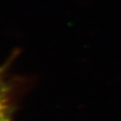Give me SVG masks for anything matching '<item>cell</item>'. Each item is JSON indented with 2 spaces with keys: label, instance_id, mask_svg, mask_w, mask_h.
I'll use <instances>...</instances> for the list:
<instances>
[{
  "label": "cell",
  "instance_id": "3957f363",
  "mask_svg": "<svg viewBox=\"0 0 121 121\" xmlns=\"http://www.w3.org/2000/svg\"><path fill=\"white\" fill-rule=\"evenodd\" d=\"M4 121H7V120H6V119H4Z\"/></svg>",
  "mask_w": 121,
  "mask_h": 121
},
{
  "label": "cell",
  "instance_id": "7a4b0ae2",
  "mask_svg": "<svg viewBox=\"0 0 121 121\" xmlns=\"http://www.w3.org/2000/svg\"><path fill=\"white\" fill-rule=\"evenodd\" d=\"M0 84H1V72H0Z\"/></svg>",
  "mask_w": 121,
  "mask_h": 121
},
{
  "label": "cell",
  "instance_id": "6da1fadb",
  "mask_svg": "<svg viewBox=\"0 0 121 121\" xmlns=\"http://www.w3.org/2000/svg\"><path fill=\"white\" fill-rule=\"evenodd\" d=\"M6 102L3 97L0 95V121H4L5 119V114H6Z\"/></svg>",
  "mask_w": 121,
  "mask_h": 121
}]
</instances>
